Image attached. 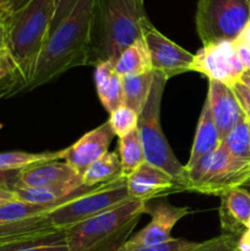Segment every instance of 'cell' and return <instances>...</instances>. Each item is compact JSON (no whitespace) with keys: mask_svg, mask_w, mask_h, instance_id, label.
<instances>
[{"mask_svg":"<svg viewBox=\"0 0 250 251\" xmlns=\"http://www.w3.org/2000/svg\"><path fill=\"white\" fill-rule=\"evenodd\" d=\"M93 1L78 0L48 37L24 92L55 80L70 69L88 65Z\"/></svg>","mask_w":250,"mask_h":251,"instance_id":"6da1fadb","label":"cell"},{"mask_svg":"<svg viewBox=\"0 0 250 251\" xmlns=\"http://www.w3.org/2000/svg\"><path fill=\"white\" fill-rule=\"evenodd\" d=\"M147 21L140 0H95L88 65L117 60L130 44L142 38Z\"/></svg>","mask_w":250,"mask_h":251,"instance_id":"7a4b0ae2","label":"cell"},{"mask_svg":"<svg viewBox=\"0 0 250 251\" xmlns=\"http://www.w3.org/2000/svg\"><path fill=\"white\" fill-rule=\"evenodd\" d=\"M55 0H28L7 19V50L25 87L32 78L37 59L49 37Z\"/></svg>","mask_w":250,"mask_h":251,"instance_id":"3957f363","label":"cell"},{"mask_svg":"<svg viewBox=\"0 0 250 251\" xmlns=\"http://www.w3.org/2000/svg\"><path fill=\"white\" fill-rule=\"evenodd\" d=\"M145 212V201L130 199L64 230L69 251H118Z\"/></svg>","mask_w":250,"mask_h":251,"instance_id":"277c9868","label":"cell"},{"mask_svg":"<svg viewBox=\"0 0 250 251\" xmlns=\"http://www.w3.org/2000/svg\"><path fill=\"white\" fill-rule=\"evenodd\" d=\"M249 179L250 161L235 158L221 142L215 152L199 161L193 168L184 169L181 190L221 196L242 188Z\"/></svg>","mask_w":250,"mask_h":251,"instance_id":"5b68a950","label":"cell"},{"mask_svg":"<svg viewBox=\"0 0 250 251\" xmlns=\"http://www.w3.org/2000/svg\"><path fill=\"white\" fill-rule=\"evenodd\" d=\"M167 80L158 73H154L147 102L139 115V130L146 163L166 172L179 184L184 178V166L179 162L169 146L161 126V105ZM183 191V190H181Z\"/></svg>","mask_w":250,"mask_h":251,"instance_id":"8992f818","label":"cell"},{"mask_svg":"<svg viewBox=\"0 0 250 251\" xmlns=\"http://www.w3.org/2000/svg\"><path fill=\"white\" fill-rule=\"evenodd\" d=\"M250 21V0H199L195 27L203 44L234 42Z\"/></svg>","mask_w":250,"mask_h":251,"instance_id":"52a82bcc","label":"cell"},{"mask_svg":"<svg viewBox=\"0 0 250 251\" xmlns=\"http://www.w3.org/2000/svg\"><path fill=\"white\" fill-rule=\"evenodd\" d=\"M130 199L131 198L126 188V178L120 176L109 183L97 186L95 190L81 198L64 203L49 213L47 218L55 229L64 232Z\"/></svg>","mask_w":250,"mask_h":251,"instance_id":"ba28073f","label":"cell"},{"mask_svg":"<svg viewBox=\"0 0 250 251\" xmlns=\"http://www.w3.org/2000/svg\"><path fill=\"white\" fill-rule=\"evenodd\" d=\"M191 71L233 87L239 82L247 69L238 58L234 42L222 41L203 44L202 48L194 54Z\"/></svg>","mask_w":250,"mask_h":251,"instance_id":"9c48e42d","label":"cell"},{"mask_svg":"<svg viewBox=\"0 0 250 251\" xmlns=\"http://www.w3.org/2000/svg\"><path fill=\"white\" fill-rule=\"evenodd\" d=\"M142 37L149 48L154 73H158L168 81L174 76L191 71L194 54L161 33L150 20L145 24Z\"/></svg>","mask_w":250,"mask_h":251,"instance_id":"30bf717a","label":"cell"},{"mask_svg":"<svg viewBox=\"0 0 250 251\" xmlns=\"http://www.w3.org/2000/svg\"><path fill=\"white\" fill-rule=\"evenodd\" d=\"M151 216V222L126 243L134 245H151L168 242L172 239L174 226L183 217L190 215L189 207H175L167 201L150 205L146 202V212Z\"/></svg>","mask_w":250,"mask_h":251,"instance_id":"8fae6325","label":"cell"},{"mask_svg":"<svg viewBox=\"0 0 250 251\" xmlns=\"http://www.w3.org/2000/svg\"><path fill=\"white\" fill-rule=\"evenodd\" d=\"M205 102L207 103L211 118L217 127L221 140L225 139L238 123L247 119L233 88L229 86L208 80L207 97Z\"/></svg>","mask_w":250,"mask_h":251,"instance_id":"7c38bea8","label":"cell"},{"mask_svg":"<svg viewBox=\"0 0 250 251\" xmlns=\"http://www.w3.org/2000/svg\"><path fill=\"white\" fill-rule=\"evenodd\" d=\"M113 139H114V134L108 122L104 123L96 129L86 132L75 144L65 149L64 161L74 171L82 176L90 164L107 153Z\"/></svg>","mask_w":250,"mask_h":251,"instance_id":"4fadbf2b","label":"cell"},{"mask_svg":"<svg viewBox=\"0 0 250 251\" xmlns=\"http://www.w3.org/2000/svg\"><path fill=\"white\" fill-rule=\"evenodd\" d=\"M64 185H83L82 176L69 164L54 161L22 169L15 189L56 188Z\"/></svg>","mask_w":250,"mask_h":251,"instance_id":"5bb4252c","label":"cell"},{"mask_svg":"<svg viewBox=\"0 0 250 251\" xmlns=\"http://www.w3.org/2000/svg\"><path fill=\"white\" fill-rule=\"evenodd\" d=\"M126 188L130 198L145 202L181 191L179 184L169 174L149 163H144L127 176Z\"/></svg>","mask_w":250,"mask_h":251,"instance_id":"9a60e30c","label":"cell"},{"mask_svg":"<svg viewBox=\"0 0 250 251\" xmlns=\"http://www.w3.org/2000/svg\"><path fill=\"white\" fill-rule=\"evenodd\" d=\"M221 198L220 221L225 234L239 237L250 218V193L244 188L227 191Z\"/></svg>","mask_w":250,"mask_h":251,"instance_id":"2e32d148","label":"cell"},{"mask_svg":"<svg viewBox=\"0 0 250 251\" xmlns=\"http://www.w3.org/2000/svg\"><path fill=\"white\" fill-rule=\"evenodd\" d=\"M60 230L55 229L47 216L20 221V222H0V248L7 245L34 242L56 234Z\"/></svg>","mask_w":250,"mask_h":251,"instance_id":"e0dca14e","label":"cell"},{"mask_svg":"<svg viewBox=\"0 0 250 251\" xmlns=\"http://www.w3.org/2000/svg\"><path fill=\"white\" fill-rule=\"evenodd\" d=\"M221 142L222 140H221L217 127L211 118L207 103L203 102L202 109H201L200 117H199L198 126H196L190 157H189L188 163L184 166V169L186 171V169L193 168L199 161L215 152L220 147Z\"/></svg>","mask_w":250,"mask_h":251,"instance_id":"ac0fdd59","label":"cell"},{"mask_svg":"<svg viewBox=\"0 0 250 251\" xmlns=\"http://www.w3.org/2000/svg\"><path fill=\"white\" fill-rule=\"evenodd\" d=\"M95 83L98 98L107 112L124 105L122 77L115 73L114 61H103L95 66Z\"/></svg>","mask_w":250,"mask_h":251,"instance_id":"d6986e66","label":"cell"},{"mask_svg":"<svg viewBox=\"0 0 250 251\" xmlns=\"http://www.w3.org/2000/svg\"><path fill=\"white\" fill-rule=\"evenodd\" d=\"M114 70L120 77L142 75L153 71L149 48L144 37L130 44L114 61Z\"/></svg>","mask_w":250,"mask_h":251,"instance_id":"ffe728a7","label":"cell"},{"mask_svg":"<svg viewBox=\"0 0 250 251\" xmlns=\"http://www.w3.org/2000/svg\"><path fill=\"white\" fill-rule=\"evenodd\" d=\"M153 80L154 71L142 75H129L122 77L124 105L131 108L140 115L151 92Z\"/></svg>","mask_w":250,"mask_h":251,"instance_id":"44dd1931","label":"cell"},{"mask_svg":"<svg viewBox=\"0 0 250 251\" xmlns=\"http://www.w3.org/2000/svg\"><path fill=\"white\" fill-rule=\"evenodd\" d=\"M123 176L119 154L107 152L90 164L82 174V184L86 186H97L109 183Z\"/></svg>","mask_w":250,"mask_h":251,"instance_id":"7402d4cb","label":"cell"},{"mask_svg":"<svg viewBox=\"0 0 250 251\" xmlns=\"http://www.w3.org/2000/svg\"><path fill=\"white\" fill-rule=\"evenodd\" d=\"M65 157V149L60 151H48L32 153L25 151L0 152V171H22L28 167L60 161Z\"/></svg>","mask_w":250,"mask_h":251,"instance_id":"603a6c76","label":"cell"},{"mask_svg":"<svg viewBox=\"0 0 250 251\" xmlns=\"http://www.w3.org/2000/svg\"><path fill=\"white\" fill-rule=\"evenodd\" d=\"M119 158L122 166V174L124 178L131 176L135 171L146 163L139 130H134L126 136L119 139Z\"/></svg>","mask_w":250,"mask_h":251,"instance_id":"cb8c5ba5","label":"cell"},{"mask_svg":"<svg viewBox=\"0 0 250 251\" xmlns=\"http://www.w3.org/2000/svg\"><path fill=\"white\" fill-rule=\"evenodd\" d=\"M24 82L9 50H0V98L22 92Z\"/></svg>","mask_w":250,"mask_h":251,"instance_id":"d4e9b609","label":"cell"},{"mask_svg":"<svg viewBox=\"0 0 250 251\" xmlns=\"http://www.w3.org/2000/svg\"><path fill=\"white\" fill-rule=\"evenodd\" d=\"M222 144L235 158L250 161V126L248 118L238 123L228 132Z\"/></svg>","mask_w":250,"mask_h":251,"instance_id":"484cf974","label":"cell"},{"mask_svg":"<svg viewBox=\"0 0 250 251\" xmlns=\"http://www.w3.org/2000/svg\"><path fill=\"white\" fill-rule=\"evenodd\" d=\"M108 124L114 136L122 139L137 129L139 114L126 105H120L119 108L109 113Z\"/></svg>","mask_w":250,"mask_h":251,"instance_id":"4316f807","label":"cell"},{"mask_svg":"<svg viewBox=\"0 0 250 251\" xmlns=\"http://www.w3.org/2000/svg\"><path fill=\"white\" fill-rule=\"evenodd\" d=\"M1 251H69V247L64 232H59L34 242L7 245Z\"/></svg>","mask_w":250,"mask_h":251,"instance_id":"83f0119b","label":"cell"},{"mask_svg":"<svg viewBox=\"0 0 250 251\" xmlns=\"http://www.w3.org/2000/svg\"><path fill=\"white\" fill-rule=\"evenodd\" d=\"M198 244L199 243L190 242L186 239L172 238L168 242L151 245H134L125 243L118 251H190Z\"/></svg>","mask_w":250,"mask_h":251,"instance_id":"f1b7e54d","label":"cell"},{"mask_svg":"<svg viewBox=\"0 0 250 251\" xmlns=\"http://www.w3.org/2000/svg\"><path fill=\"white\" fill-rule=\"evenodd\" d=\"M238 238L233 234H221L218 237L199 243L190 251H238Z\"/></svg>","mask_w":250,"mask_h":251,"instance_id":"f546056e","label":"cell"},{"mask_svg":"<svg viewBox=\"0 0 250 251\" xmlns=\"http://www.w3.org/2000/svg\"><path fill=\"white\" fill-rule=\"evenodd\" d=\"M77 1L78 0H55V10H54V16L51 20L50 29H49V36L53 33L58 25L70 14Z\"/></svg>","mask_w":250,"mask_h":251,"instance_id":"4dcf8cb0","label":"cell"},{"mask_svg":"<svg viewBox=\"0 0 250 251\" xmlns=\"http://www.w3.org/2000/svg\"><path fill=\"white\" fill-rule=\"evenodd\" d=\"M232 88L238 102H239L240 107H242L243 112L247 115L248 120H250V87L245 85V83H243L242 81H239Z\"/></svg>","mask_w":250,"mask_h":251,"instance_id":"1f68e13d","label":"cell"},{"mask_svg":"<svg viewBox=\"0 0 250 251\" xmlns=\"http://www.w3.org/2000/svg\"><path fill=\"white\" fill-rule=\"evenodd\" d=\"M21 171H0V188L14 190Z\"/></svg>","mask_w":250,"mask_h":251,"instance_id":"d6a6232c","label":"cell"},{"mask_svg":"<svg viewBox=\"0 0 250 251\" xmlns=\"http://www.w3.org/2000/svg\"><path fill=\"white\" fill-rule=\"evenodd\" d=\"M7 19L9 14L0 10V50L7 49Z\"/></svg>","mask_w":250,"mask_h":251,"instance_id":"836d02e7","label":"cell"},{"mask_svg":"<svg viewBox=\"0 0 250 251\" xmlns=\"http://www.w3.org/2000/svg\"><path fill=\"white\" fill-rule=\"evenodd\" d=\"M235 50H237V55L239 58L240 63L244 65L247 70H250V48L244 46V44H238L234 42Z\"/></svg>","mask_w":250,"mask_h":251,"instance_id":"e575fe53","label":"cell"},{"mask_svg":"<svg viewBox=\"0 0 250 251\" xmlns=\"http://www.w3.org/2000/svg\"><path fill=\"white\" fill-rule=\"evenodd\" d=\"M28 0H0V10L7 12V14H12L20 7L24 6Z\"/></svg>","mask_w":250,"mask_h":251,"instance_id":"d590c367","label":"cell"},{"mask_svg":"<svg viewBox=\"0 0 250 251\" xmlns=\"http://www.w3.org/2000/svg\"><path fill=\"white\" fill-rule=\"evenodd\" d=\"M16 193L14 190H9V189L0 188V206L5 205V203L12 202V201H17Z\"/></svg>","mask_w":250,"mask_h":251,"instance_id":"8d00e7d4","label":"cell"},{"mask_svg":"<svg viewBox=\"0 0 250 251\" xmlns=\"http://www.w3.org/2000/svg\"><path fill=\"white\" fill-rule=\"evenodd\" d=\"M238 251H250V230L245 229L238 238Z\"/></svg>","mask_w":250,"mask_h":251,"instance_id":"74e56055","label":"cell"},{"mask_svg":"<svg viewBox=\"0 0 250 251\" xmlns=\"http://www.w3.org/2000/svg\"><path fill=\"white\" fill-rule=\"evenodd\" d=\"M234 42L238 44H244V46L250 48V21L248 22L247 26H245L244 29L240 32V34L238 36V38L235 39Z\"/></svg>","mask_w":250,"mask_h":251,"instance_id":"f35d334b","label":"cell"},{"mask_svg":"<svg viewBox=\"0 0 250 251\" xmlns=\"http://www.w3.org/2000/svg\"><path fill=\"white\" fill-rule=\"evenodd\" d=\"M240 81H242L243 83H245V85H248L250 87V71L249 70H247L244 74H243Z\"/></svg>","mask_w":250,"mask_h":251,"instance_id":"ab89813d","label":"cell"},{"mask_svg":"<svg viewBox=\"0 0 250 251\" xmlns=\"http://www.w3.org/2000/svg\"><path fill=\"white\" fill-rule=\"evenodd\" d=\"M243 186H245V188H250V179H249V180H248L247 183H245Z\"/></svg>","mask_w":250,"mask_h":251,"instance_id":"60d3db41","label":"cell"},{"mask_svg":"<svg viewBox=\"0 0 250 251\" xmlns=\"http://www.w3.org/2000/svg\"><path fill=\"white\" fill-rule=\"evenodd\" d=\"M247 229L250 230V218H249V222H248V226H247Z\"/></svg>","mask_w":250,"mask_h":251,"instance_id":"b9f144b4","label":"cell"},{"mask_svg":"<svg viewBox=\"0 0 250 251\" xmlns=\"http://www.w3.org/2000/svg\"><path fill=\"white\" fill-rule=\"evenodd\" d=\"M140 1H141L142 4H145V0H140Z\"/></svg>","mask_w":250,"mask_h":251,"instance_id":"7bdbcfd3","label":"cell"},{"mask_svg":"<svg viewBox=\"0 0 250 251\" xmlns=\"http://www.w3.org/2000/svg\"><path fill=\"white\" fill-rule=\"evenodd\" d=\"M2 248H4V247H2ZM2 248H0V251H1V250H2Z\"/></svg>","mask_w":250,"mask_h":251,"instance_id":"ee69618b","label":"cell"},{"mask_svg":"<svg viewBox=\"0 0 250 251\" xmlns=\"http://www.w3.org/2000/svg\"><path fill=\"white\" fill-rule=\"evenodd\" d=\"M249 126H250V120H249Z\"/></svg>","mask_w":250,"mask_h":251,"instance_id":"f6af8a7d","label":"cell"},{"mask_svg":"<svg viewBox=\"0 0 250 251\" xmlns=\"http://www.w3.org/2000/svg\"><path fill=\"white\" fill-rule=\"evenodd\" d=\"M249 71H250V70H249Z\"/></svg>","mask_w":250,"mask_h":251,"instance_id":"bcb514c9","label":"cell"}]
</instances>
